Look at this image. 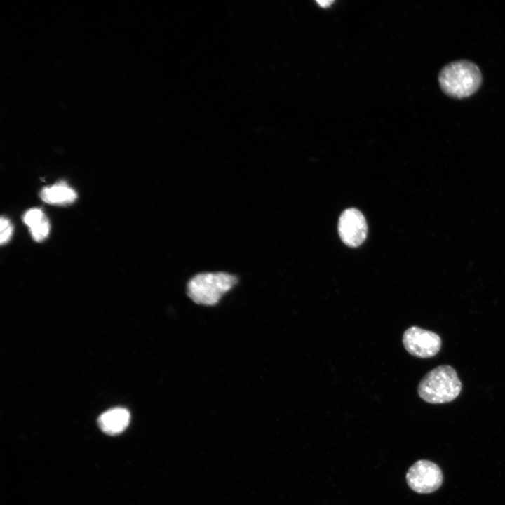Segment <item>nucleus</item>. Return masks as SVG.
Returning a JSON list of instances; mask_svg holds the SVG:
<instances>
[{
  "mask_svg": "<svg viewBox=\"0 0 505 505\" xmlns=\"http://www.w3.org/2000/svg\"><path fill=\"white\" fill-rule=\"evenodd\" d=\"M461 389L462 383L455 370L444 365L429 372L420 381L417 391L426 402L439 404L454 400Z\"/></svg>",
  "mask_w": 505,
  "mask_h": 505,
  "instance_id": "1",
  "label": "nucleus"
},
{
  "mask_svg": "<svg viewBox=\"0 0 505 505\" xmlns=\"http://www.w3.org/2000/svg\"><path fill=\"white\" fill-rule=\"evenodd\" d=\"M438 81L445 94L455 98H464L479 88L482 75L476 65L461 60L446 65L440 71Z\"/></svg>",
  "mask_w": 505,
  "mask_h": 505,
  "instance_id": "2",
  "label": "nucleus"
},
{
  "mask_svg": "<svg viewBox=\"0 0 505 505\" xmlns=\"http://www.w3.org/2000/svg\"><path fill=\"white\" fill-rule=\"evenodd\" d=\"M237 278L225 272H207L196 275L187 284V294L196 303L213 306L237 283Z\"/></svg>",
  "mask_w": 505,
  "mask_h": 505,
  "instance_id": "3",
  "label": "nucleus"
},
{
  "mask_svg": "<svg viewBox=\"0 0 505 505\" xmlns=\"http://www.w3.org/2000/svg\"><path fill=\"white\" fill-rule=\"evenodd\" d=\"M406 480L410 487L418 493H431L438 490L443 482L440 469L429 460H419L408 470Z\"/></svg>",
  "mask_w": 505,
  "mask_h": 505,
  "instance_id": "4",
  "label": "nucleus"
},
{
  "mask_svg": "<svg viewBox=\"0 0 505 505\" xmlns=\"http://www.w3.org/2000/svg\"><path fill=\"white\" fill-rule=\"evenodd\" d=\"M403 344L411 355L426 358L434 356L439 351L441 339L432 331L412 326L403 333Z\"/></svg>",
  "mask_w": 505,
  "mask_h": 505,
  "instance_id": "5",
  "label": "nucleus"
},
{
  "mask_svg": "<svg viewBox=\"0 0 505 505\" xmlns=\"http://www.w3.org/2000/svg\"><path fill=\"white\" fill-rule=\"evenodd\" d=\"M338 232L342 241L349 247H358L365 240L368 227L363 214L356 208L345 210L340 215Z\"/></svg>",
  "mask_w": 505,
  "mask_h": 505,
  "instance_id": "6",
  "label": "nucleus"
},
{
  "mask_svg": "<svg viewBox=\"0 0 505 505\" xmlns=\"http://www.w3.org/2000/svg\"><path fill=\"white\" fill-rule=\"evenodd\" d=\"M130 412L123 408L110 409L100 415L97 423L101 430L109 435H117L128 426Z\"/></svg>",
  "mask_w": 505,
  "mask_h": 505,
  "instance_id": "7",
  "label": "nucleus"
},
{
  "mask_svg": "<svg viewBox=\"0 0 505 505\" xmlns=\"http://www.w3.org/2000/svg\"><path fill=\"white\" fill-rule=\"evenodd\" d=\"M41 198L53 205H67L77 197L75 191L63 182L43 188L40 192Z\"/></svg>",
  "mask_w": 505,
  "mask_h": 505,
  "instance_id": "8",
  "label": "nucleus"
},
{
  "mask_svg": "<svg viewBox=\"0 0 505 505\" xmlns=\"http://www.w3.org/2000/svg\"><path fill=\"white\" fill-rule=\"evenodd\" d=\"M32 238L36 241L44 240L48 235L50 231V223L47 217H45L41 222L29 229Z\"/></svg>",
  "mask_w": 505,
  "mask_h": 505,
  "instance_id": "9",
  "label": "nucleus"
},
{
  "mask_svg": "<svg viewBox=\"0 0 505 505\" xmlns=\"http://www.w3.org/2000/svg\"><path fill=\"white\" fill-rule=\"evenodd\" d=\"M45 217L46 216L41 209L32 208L25 213L23 221L30 229L41 222Z\"/></svg>",
  "mask_w": 505,
  "mask_h": 505,
  "instance_id": "10",
  "label": "nucleus"
},
{
  "mask_svg": "<svg viewBox=\"0 0 505 505\" xmlns=\"http://www.w3.org/2000/svg\"><path fill=\"white\" fill-rule=\"evenodd\" d=\"M0 227H1V244L4 245L8 242L10 240L12 231H13V227L10 222V221L6 218V217H1L0 220Z\"/></svg>",
  "mask_w": 505,
  "mask_h": 505,
  "instance_id": "11",
  "label": "nucleus"
},
{
  "mask_svg": "<svg viewBox=\"0 0 505 505\" xmlns=\"http://www.w3.org/2000/svg\"><path fill=\"white\" fill-rule=\"evenodd\" d=\"M316 2L319 4L321 7L327 8L333 3V1H317Z\"/></svg>",
  "mask_w": 505,
  "mask_h": 505,
  "instance_id": "12",
  "label": "nucleus"
}]
</instances>
